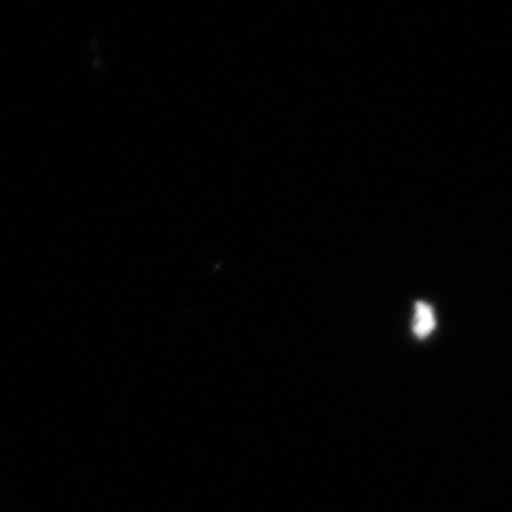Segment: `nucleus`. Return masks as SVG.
<instances>
[{"instance_id": "1", "label": "nucleus", "mask_w": 512, "mask_h": 512, "mask_svg": "<svg viewBox=\"0 0 512 512\" xmlns=\"http://www.w3.org/2000/svg\"><path fill=\"white\" fill-rule=\"evenodd\" d=\"M437 325V319H435V311L429 306V304H416V310H414V319H412V330L418 338H427Z\"/></svg>"}]
</instances>
